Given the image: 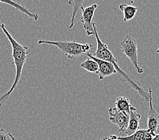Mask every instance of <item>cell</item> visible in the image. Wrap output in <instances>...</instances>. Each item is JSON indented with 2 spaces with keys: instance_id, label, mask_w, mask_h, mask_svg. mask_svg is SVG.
<instances>
[{
  "instance_id": "cell-9",
  "label": "cell",
  "mask_w": 159,
  "mask_h": 140,
  "mask_svg": "<svg viewBox=\"0 0 159 140\" xmlns=\"http://www.w3.org/2000/svg\"><path fill=\"white\" fill-rule=\"evenodd\" d=\"M141 119V115L137 112V110L134 106H132L130 109L129 120L128 127L122 137L131 135L135 134L139 129V121Z\"/></svg>"
},
{
  "instance_id": "cell-10",
  "label": "cell",
  "mask_w": 159,
  "mask_h": 140,
  "mask_svg": "<svg viewBox=\"0 0 159 140\" xmlns=\"http://www.w3.org/2000/svg\"><path fill=\"white\" fill-rule=\"evenodd\" d=\"M156 134H153L148 129H139L135 134L125 137L116 136L115 138L118 140H152Z\"/></svg>"
},
{
  "instance_id": "cell-11",
  "label": "cell",
  "mask_w": 159,
  "mask_h": 140,
  "mask_svg": "<svg viewBox=\"0 0 159 140\" xmlns=\"http://www.w3.org/2000/svg\"><path fill=\"white\" fill-rule=\"evenodd\" d=\"M119 9L122 11L123 14V21L128 22L135 16L138 10V7L122 3L119 5Z\"/></svg>"
},
{
  "instance_id": "cell-6",
  "label": "cell",
  "mask_w": 159,
  "mask_h": 140,
  "mask_svg": "<svg viewBox=\"0 0 159 140\" xmlns=\"http://www.w3.org/2000/svg\"><path fill=\"white\" fill-rule=\"evenodd\" d=\"M98 7L97 3H93L92 6H88L84 8L81 7L82 16L81 18V21L83 24V28L88 36L94 35V30L93 27V18L95 13V10Z\"/></svg>"
},
{
  "instance_id": "cell-12",
  "label": "cell",
  "mask_w": 159,
  "mask_h": 140,
  "mask_svg": "<svg viewBox=\"0 0 159 140\" xmlns=\"http://www.w3.org/2000/svg\"><path fill=\"white\" fill-rule=\"evenodd\" d=\"M0 3H6V4H8L10 6H11L12 7H14L15 9H16L17 10L20 11V12H22V14H24L26 15L27 16L32 18L33 20H34L35 21H37L38 20V19L39 18V14L31 13L27 8H26V7L21 6L20 4H19V3H18L16 2L11 1V0H6V1H2V0H0Z\"/></svg>"
},
{
  "instance_id": "cell-16",
  "label": "cell",
  "mask_w": 159,
  "mask_h": 140,
  "mask_svg": "<svg viewBox=\"0 0 159 140\" xmlns=\"http://www.w3.org/2000/svg\"><path fill=\"white\" fill-rule=\"evenodd\" d=\"M0 140H16L14 136L3 129H0Z\"/></svg>"
},
{
  "instance_id": "cell-2",
  "label": "cell",
  "mask_w": 159,
  "mask_h": 140,
  "mask_svg": "<svg viewBox=\"0 0 159 140\" xmlns=\"http://www.w3.org/2000/svg\"><path fill=\"white\" fill-rule=\"evenodd\" d=\"M0 28H1L2 31L7 37V40H9L11 47H12V57L13 58V65L15 66V68H16L15 79L10 89L5 94L0 95V107H2L5 102L10 97L11 94H12L14 90L16 88L18 84H19L20 78L22 77V70H23L24 66L29 55V47L17 42L12 37V36L10 35V32L7 31L4 24H0Z\"/></svg>"
},
{
  "instance_id": "cell-8",
  "label": "cell",
  "mask_w": 159,
  "mask_h": 140,
  "mask_svg": "<svg viewBox=\"0 0 159 140\" xmlns=\"http://www.w3.org/2000/svg\"><path fill=\"white\" fill-rule=\"evenodd\" d=\"M87 57L94 60L98 63V71L97 74L99 75V79L100 80H102L106 77L110 76V75H112L113 74H116L115 68L112 63L103 61V60L98 59L96 58L95 57H93L92 54L89 53H87Z\"/></svg>"
},
{
  "instance_id": "cell-3",
  "label": "cell",
  "mask_w": 159,
  "mask_h": 140,
  "mask_svg": "<svg viewBox=\"0 0 159 140\" xmlns=\"http://www.w3.org/2000/svg\"><path fill=\"white\" fill-rule=\"evenodd\" d=\"M38 45H50L57 47L63 54L69 59H73L87 53L93 45L89 43L82 44L76 41H51L39 39Z\"/></svg>"
},
{
  "instance_id": "cell-17",
  "label": "cell",
  "mask_w": 159,
  "mask_h": 140,
  "mask_svg": "<svg viewBox=\"0 0 159 140\" xmlns=\"http://www.w3.org/2000/svg\"><path fill=\"white\" fill-rule=\"evenodd\" d=\"M101 140H118V139H116L115 138V135H112L111 136H110V137H108V138H105Z\"/></svg>"
},
{
  "instance_id": "cell-7",
  "label": "cell",
  "mask_w": 159,
  "mask_h": 140,
  "mask_svg": "<svg viewBox=\"0 0 159 140\" xmlns=\"http://www.w3.org/2000/svg\"><path fill=\"white\" fill-rule=\"evenodd\" d=\"M149 93V104L150 108L148 114L147 123H148V129L153 134H156V132L159 126V114L156 111V110L153 107V97L152 91L151 86L149 87L148 90Z\"/></svg>"
},
{
  "instance_id": "cell-15",
  "label": "cell",
  "mask_w": 159,
  "mask_h": 140,
  "mask_svg": "<svg viewBox=\"0 0 159 140\" xmlns=\"http://www.w3.org/2000/svg\"><path fill=\"white\" fill-rule=\"evenodd\" d=\"M81 67L83 69L85 70L86 71H89L91 73L98 74V63L94 61V60L90 59L89 57H88L85 61L82 62L81 63Z\"/></svg>"
},
{
  "instance_id": "cell-4",
  "label": "cell",
  "mask_w": 159,
  "mask_h": 140,
  "mask_svg": "<svg viewBox=\"0 0 159 140\" xmlns=\"http://www.w3.org/2000/svg\"><path fill=\"white\" fill-rule=\"evenodd\" d=\"M120 51L123 53V54L131 61L136 72L139 74H142L144 72L143 68L139 65L138 43L134 38L127 34L123 40L120 42Z\"/></svg>"
},
{
  "instance_id": "cell-18",
  "label": "cell",
  "mask_w": 159,
  "mask_h": 140,
  "mask_svg": "<svg viewBox=\"0 0 159 140\" xmlns=\"http://www.w3.org/2000/svg\"><path fill=\"white\" fill-rule=\"evenodd\" d=\"M152 140H159V134H156V135L154 136V138L152 139Z\"/></svg>"
},
{
  "instance_id": "cell-13",
  "label": "cell",
  "mask_w": 159,
  "mask_h": 140,
  "mask_svg": "<svg viewBox=\"0 0 159 140\" xmlns=\"http://www.w3.org/2000/svg\"><path fill=\"white\" fill-rule=\"evenodd\" d=\"M115 104L116 108L119 111L126 112L128 115L130 114V109L132 105L128 98L124 96H119L116 98Z\"/></svg>"
},
{
  "instance_id": "cell-5",
  "label": "cell",
  "mask_w": 159,
  "mask_h": 140,
  "mask_svg": "<svg viewBox=\"0 0 159 140\" xmlns=\"http://www.w3.org/2000/svg\"><path fill=\"white\" fill-rule=\"evenodd\" d=\"M109 120L113 124L119 127V133L123 135L128 127L129 115L127 113L119 111L116 108L111 107L108 110Z\"/></svg>"
},
{
  "instance_id": "cell-19",
  "label": "cell",
  "mask_w": 159,
  "mask_h": 140,
  "mask_svg": "<svg viewBox=\"0 0 159 140\" xmlns=\"http://www.w3.org/2000/svg\"><path fill=\"white\" fill-rule=\"evenodd\" d=\"M157 53L158 54H159V46L158 47V48H157Z\"/></svg>"
},
{
  "instance_id": "cell-14",
  "label": "cell",
  "mask_w": 159,
  "mask_h": 140,
  "mask_svg": "<svg viewBox=\"0 0 159 140\" xmlns=\"http://www.w3.org/2000/svg\"><path fill=\"white\" fill-rule=\"evenodd\" d=\"M84 3V0H81V1H69L68 2L69 5H70L73 7V10H72V17H71V20H70V25L68 26V28H73V26L75 23V17H76V15L78 12L79 9H81L83 7V4Z\"/></svg>"
},
{
  "instance_id": "cell-1",
  "label": "cell",
  "mask_w": 159,
  "mask_h": 140,
  "mask_svg": "<svg viewBox=\"0 0 159 140\" xmlns=\"http://www.w3.org/2000/svg\"><path fill=\"white\" fill-rule=\"evenodd\" d=\"M93 27L94 30V36L96 37L97 43L96 51L93 57H95L96 58L98 59L103 60V61H106L112 63L115 68L117 77L119 79V80L122 82L127 83L132 88L134 89L138 92L140 96L142 97L146 102H149L148 92H147L145 91L144 89L143 88L142 86L140 84V83L138 80H136L134 78L129 75L126 74V72H125L123 70H122V69L119 66L117 59L115 57L112 53L110 51L108 45L104 43L100 40L99 35H98L96 24L94 22L93 24Z\"/></svg>"
}]
</instances>
